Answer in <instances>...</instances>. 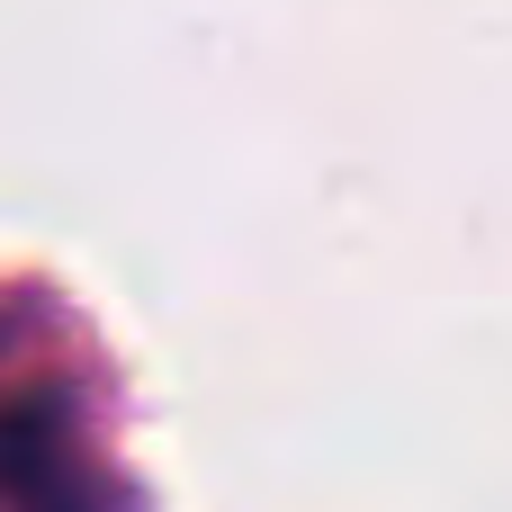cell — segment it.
Instances as JSON below:
<instances>
[{
    "mask_svg": "<svg viewBox=\"0 0 512 512\" xmlns=\"http://www.w3.org/2000/svg\"><path fill=\"white\" fill-rule=\"evenodd\" d=\"M0 512H90V468L63 423V405H9L0 414Z\"/></svg>",
    "mask_w": 512,
    "mask_h": 512,
    "instance_id": "obj_1",
    "label": "cell"
}]
</instances>
